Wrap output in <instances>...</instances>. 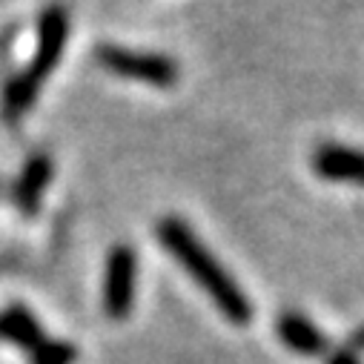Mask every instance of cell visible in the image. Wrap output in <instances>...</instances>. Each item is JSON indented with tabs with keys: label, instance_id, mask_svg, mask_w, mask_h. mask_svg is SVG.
Masks as SVG:
<instances>
[{
	"label": "cell",
	"instance_id": "obj_7",
	"mask_svg": "<svg viewBox=\"0 0 364 364\" xmlns=\"http://www.w3.org/2000/svg\"><path fill=\"white\" fill-rule=\"evenodd\" d=\"M43 330L41 321L35 318V313L23 304H9L6 310H0V341H12L21 350H26V355L43 341Z\"/></svg>",
	"mask_w": 364,
	"mask_h": 364
},
{
	"label": "cell",
	"instance_id": "obj_5",
	"mask_svg": "<svg viewBox=\"0 0 364 364\" xmlns=\"http://www.w3.org/2000/svg\"><path fill=\"white\" fill-rule=\"evenodd\" d=\"M313 166L327 181H353V184H364V152H358V149L324 144L316 149Z\"/></svg>",
	"mask_w": 364,
	"mask_h": 364
},
{
	"label": "cell",
	"instance_id": "obj_9",
	"mask_svg": "<svg viewBox=\"0 0 364 364\" xmlns=\"http://www.w3.org/2000/svg\"><path fill=\"white\" fill-rule=\"evenodd\" d=\"M32 364H75L77 361V347L69 341H52L43 338L32 353H29Z\"/></svg>",
	"mask_w": 364,
	"mask_h": 364
},
{
	"label": "cell",
	"instance_id": "obj_1",
	"mask_svg": "<svg viewBox=\"0 0 364 364\" xmlns=\"http://www.w3.org/2000/svg\"><path fill=\"white\" fill-rule=\"evenodd\" d=\"M158 241L198 282V287L221 307V313L227 318H232L238 324H244L250 318V301L241 293V287H235L230 272L215 261V255L196 238V232L184 221L164 218L158 224Z\"/></svg>",
	"mask_w": 364,
	"mask_h": 364
},
{
	"label": "cell",
	"instance_id": "obj_3",
	"mask_svg": "<svg viewBox=\"0 0 364 364\" xmlns=\"http://www.w3.org/2000/svg\"><path fill=\"white\" fill-rule=\"evenodd\" d=\"M95 58L107 72L127 80H138L158 89H169L178 83V63L158 52H135V49L107 43V46H98Z\"/></svg>",
	"mask_w": 364,
	"mask_h": 364
},
{
	"label": "cell",
	"instance_id": "obj_6",
	"mask_svg": "<svg viewBox=\"0 0 364 364\" xmlns=\"http://www.w3.org/2000/svg\"><path fill=\"white\" fill-rule=\"evenodd\" d=\"M52 181V161L46 155H35L26 161L21 178L15 181V190H12V201L23 215H35L41 207V198Z\"/></svg>",
	"mask_w": 364,
	"mask_h": 364
},
{
	"label": "cell",
	"instance_id": "obj_2",
	"mask_svg": "<svg viewBox=\"0 0 364 364\" xmlns=\"http://www.w3.org/2000/svg\"><path fill=\"white\" fill-rule=\"evenodd\" d=\"M69 38V12L63 6H49L38 21V49L35 58L6 83L4 89V118L18 121L35 101L46 77L63 58Z\"/></svg>",
	"mask_w": 364,
	"mask_h": 364
},
{
	"label": "cell",
	"instance_id": "obj_4",
	"mask_svg": "<svg viewBox=\"0 0 364 364\" xmlns=\"http://www.w3.org/2000/svg\"><path fill=\"white\" fill-rule=\"evenodd\" d=\"M135 250L127 244L112 247L107 258V276H104V313L109 318H127L135 301Z\"/></svg>",
	"mask_w": 364,
	"mask_h": 364
},
{
	"label": "cell",
	"instance_id": "obj_8",
	"mask_svg": "<svg viewBox=\"0 0 364 364\" xmlns=\"http://www.w3.org/2000/svg\"><path fill=\"white\" fill-rule=\"evenodd\" d=\"M279 333H282V338L290 344V347H296V350H301V353H318L321 350V336L313 330V324L310 321H304V318H299V316H284L282 321H279Z\"/></svg>",
	"mask_w": 364,
	"mask_h": 364
}]
</instances>
